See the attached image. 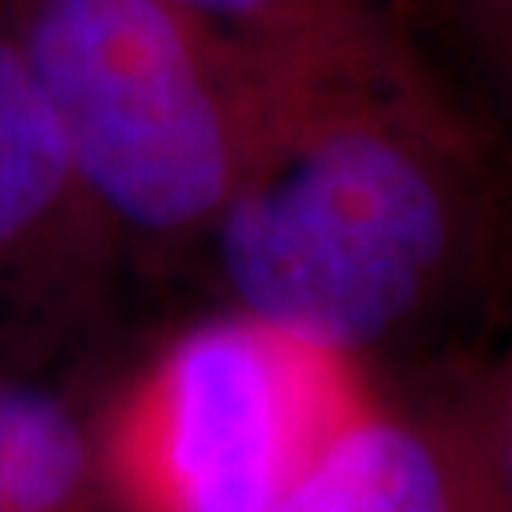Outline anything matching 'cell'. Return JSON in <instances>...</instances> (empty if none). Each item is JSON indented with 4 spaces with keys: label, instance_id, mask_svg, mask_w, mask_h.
<instances>
[{
    "label": "cell",
    "instance_id": "obj_5",
    "mask_svg": "<svg viewBox=\"0 0 512 512\" xmlns=\"http://www.w3.org/2000/svg\"><path fill=\"white\" fill-rule=\"evenodd\" d=\"M73 183L54 110L19 42L0 38V247L27 236Z\"/></svg>",
    "mask_w": 512,
    "mask_h": 512
},
{
    "label": "cell",
    "instance_id": "obj_1",
    "mask_svg": "<svg viewBox=\"0 0 512 512\" xmlns=\"http://www.w3.org/2000/svg\"><path fill=\"white\" fill-rule=\"evenodd\" d=\"M243 137L217 255L247 319L304 353H357L444 289L463 198L414 126L353 103H296Z\"/></svg>",
    "mask_w": 512,
    "mask_h": 512
},
{
    "label": "cell",
    "instance_id": "obj_7",
    "mask_svg": "<svg viewBox=\"0 0 512 512\" xmlns=\"http://www.w3.org/2000/svg\"><path fill=\"white\" fill-rule=\"evenodd\" d=\"M209 38H236L270 73L342 57L353 0H167Z\"/></svg>",
    "mask_w": 512,
    "mask_h": 512
},
{
    "label": "cell",
    "instance_id": "obj_8",
    "mask_svg": "<svg viewBox=\"0 0 512 512\" xmlns=\"http://www.w3.org/2000/svg\"><path fill=\"white\" fill-rule=\"evenodd\" d=\"M497 490L505 497V509L512 512V391L505 406H501V421H497Z\"/></svg>",
    "mask_w": 512,
    "mask_h": 512
},
{
    "label": "cell",
    "instance_id": "obj_4",
    "mask_svg": "<svg viewBox=\"0 0 512 512\" xmlns=\"http://www.w3.org/2000/svg\"><path fill=\"white\" fill-rule=\"evenodd\" d=\"M266 512H478V494L448 440L380 418L327 440Z\"/></svg>",
    "mask_w": 512,
    "mask_h": 512
},
{
    "label": "cell",
    "instance_id": "obj_9",
    "mask_svg": "<svg viewBox=\"0 0 512 512\" xmlns=\"http://www.w3.org/2000/svg\"><path fill=\"white\" fill-rule=\"evenodd\" d=\"M0 512H4V509H0Z\"/></svg>",
    "mask_w": 512,
    "mask_h": 512
},
{
    "label": "cell",
    "instance_id": "obj_2",
    "mask_svg": "<svg viewBox=\"0 0 512 512\" xmlns=\"http://www.w3.org/2000/svg\"><path fill=\"white\" fill-rule=\"evenodd\" d=\"M19 50L95 202L156 236L217 217L247 122L198 23L167 0H35Z\"/></svg>",
    "mask_w": 512,
    "mask_h": 512
},
{
    "label": "cell",
    "instance_id": "obj_3",
    "mask_svg": "<svg viewBox=\"0 0 512 512\" xmlns=\"http://www.w3.org/2000/svg\"><path fill=\"white\" fill-rule=\"evenodd\" d=\"M304 349L251 319L209 323L164 384V471L179 512H266L311 456Z\"/></svg>",
    "mask_w": 512,
    "mask_h": 512
},
{
    "label": "cell",
    "instance_id": "obj_6",
    "mask_svg": "<svg viewBox=\"0 0 512 512\" xmlns=\"http://www.w3.org/2000/svg\"><path fill=\"white\" fill-rule=\"evenodd\" d=\"M84 478L76 421L38 391L0 387V509L54 512Z\"/></svg>",
    "mask_w": 512,
    "mask_h": 512
}]
</instances>
